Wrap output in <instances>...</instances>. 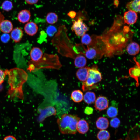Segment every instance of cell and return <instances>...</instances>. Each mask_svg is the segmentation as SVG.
Instances as JSON below:
<instances>
[{
    "mask_svg": "<svg viewBox=\"0 0 140 140\" xmlns=\"http://www.w3.org/2000/svg\"><path fill=\"white\" fill-rule=\"evenodd\" d=\"M68 15L71 18H75L76 15V12L73 11H71L67 13Z\"/></svg>",
    "mask_w": 140,
    "mask_h": 140,
    "instance_id": "obj_35",
    "label": "cell"
},
{
    "mask_svg": "<svg viewBox=\"0 0 140 140\" xmlns=\"http://www.w3.org/2000/svg\"><path fill=\"white\" fill-rule=\"evenodd\" d=\"M107 108V116L110 118H112L116 117L118 113L117 108L115 106H111Z\"/></svg>",
    "mask_w": 140,
    "mask_h": 140,
    "instance_id": "obj_27",
    "label": "cell"
},
{
    "mask_svg": "<svg viewBox=\"0 0 140 140\" xmlns=\"http://www.w3.org/2000/svg\"><path fill=\"white\" fill-rule=\"evenodd\" d=\"M83 99L86 103L88 104H92L96 99L95 94L92 92H87L85 94Z\"/></svg>",
    "mask_w": 140,
    "mask_h": 140,
    "instance_id": "obj_24",
    "label": "cell"
},
{
    "mask_svg": "<svg viewBox=\"0 0 140 140\" xmlns=\"http://www.w3.org/2000/svg\"><path fill=\"white\" fill-rule=\"evenodd\" d=\"M6 74L5 71L0 68V84H2L4 81L5 78Z\"/></svg>",
    "mask_w": 140,
    "mask_h": 140,
    "instance_id": "obj_33",
    "label": "cell"
},
{
    "mask_svg": "<svg viewBox=\"0 0 140 140\" xmlns=\"http://www.w3.org/2000/svg\"><path fill=\"white\" fill-rule=\"evenodd\" d=\"M89 67L86 66L80 68L77 71L76 75L79 80L83 82L86 80L88 76Z\"/></svg>",
    "mask_w": 140,
    "mask_h": 140,
    "instance_id": "obj_18",
    "label": "cell"
},
{
    "mask_svg": "<svg viewBox=\"0 0 140 140\" xmlns=\"http://www.w3.org/2000/svg\"><path fill=\"white\" fill-rule=\"evenodd\" d=\"M31 61L34 62H37L42 58L43 53L42 50L39 48L33 47L30 52Z\"/></svg>",
    "mask_w": 140,
    "mask_h": 140,
    "instance_id": "obj_12",
    "label": "cell"
},
{
    "mask_svg": "<svg viewBox=\"0 0 140 140\" xmlns=\"http://www.w3.org/2000/svg\"><path fill=\"white\" fill-rule=\"evenodd\" d=\"M13 28L12 23L8 20H3L0 23V30L4 33H10L12 30Z\"/></svg>",
    "mask_w": 140,
    "mask_h": 140,
    "instance_id": "obj_19",
    "label": "cell"
},
{
    "mask_svg": "<svg viewBox=\"0 0 140 140\" xmlns=\"http://www.w3.org/2000/svg\"><path fill=\"white\" fill-rule=\"evenodd\" d=\"M124 24L122 17L117 16L111 27L101 36L106 45V56L123 53L127 45L131 42L133 32L129 26H123Z\"/></svg>",
    "mask_w": 140,
    "mask_h": 140,
    "instance_id": "obj_1",
    "label": "cell"
},
{
    "mask_svg": "<svg viewBox=\"0 0 140 140\" xmlns=\"http://www.w3.org/2000/svg\"><path fill=\"white\" fill-rule=\"evenodd\" d=\"M140 0H133L128 3L126 5L127 8L129 10L136 12H140Z\"/></svg>",
    "mask_w": 140,
    "mask_h": 140,
    "instance_id": "obj_21",
    "label": "cell"
},
{
    "mask_svg": "<svg viewBox=\"0 0 140 140\" xmlns=\"http://www.w3.org/2000/svg\"><path fill=\"white\" fill-rule=\"evenodd\" d=\"M28 65L27 69L30 72L44 68L58 69L62 66L57 55L46 53L37 62H33L30 60L28 62Z\"/></svg>",
    "mask_w": 140,
    "mask_h": 140,
    "instance_id": "obj_4",
    "label": "cell"
},
{
    "mask_svg": "<svg viewBox=\"0 0 140 140\" xmlns=\"http://www.w3.org/2000/svg\"><path fill=\"white\" fill-rule=\"evenodd\" d=\"M139 46L137 43L132 42L127 45L126 50L128 53L131 55H135L138 54L139 51Z\"/></svg>",
    "mask_w": 140,
    "mask_h": 140,
    "instance_id": "obj_16",
    "label": "cell"
},
{
    "mask_svg": "<svg viewBox=\"0 0 140 140\" xmlns=\"http://www.w3.org/2000/svg\"><path fill=\"white\" fill-rule=\"evenodd\" d=\"M3 140H17L16 138L12 135H8L5 137Z\"/></svg>",
    "mask_w": 140,
    "mask_h": 140,
    "instance_id": "obj_36",
    "label": "cell"
},
{
    "mask_svg": "<svg viewBox=\"0 0 140 140\" xmlns=\"http://www.w3.org/2000/svg\"><path fill=\"white\" fill-rule=\"evenodd\" d=\"M81 41L82 44L88 46L92 41L91 37L88 34H85L82 36Z\"/></svg>",
    "mask_w": 140,
    "mask_h": 140,
    "instance_id": "obj_29",
    "label": "cell"
},
{
    "mask_svg": "<svg viewBox=\"0 0 140 140\" xmlns=\"http://www.w3.org/2000/svg\"><path fill=\"white\" fill-rule=\"evenodd\" d=\"M40 114L39 117L38 121L40 122L43 121L46 118L52 115H55L56 111L55 108L52 106H48L42 109H39Z\"/></svg>",
    "mask_w": 140,
    "mask_h": 140,
    "instance_id": "obj_8",
    "label": "cell"
},
{
    "mask_svg": "<svg viewBox=\"0 0 140 140\" xmlns=\"http://www.w3.org/2000/svg\"><path fill=\"white\" fill-rule=\"evenodd\" d=\"M74 63L76 67L81 68L86 65L87 60L85 57L81 55H78L74 59Z\"/></svg>",
    "mask_w": 140,
    "mask_h": 140,
    "instance_id": "obj_22",
    "label": "cell"
},
{
    "mask_svg": "<svg viewBox=\"0 0 140 140\" xmlns=\"http://www.w3.org/2000/svg\"><path fill=\"white\" fill-rule=\"evenodd\" d=\"M24 29L27 34L30 36H33L37 33L38 27L35 23L33 22H28L25 24Z\"/></svg>",
    "mask_w": 140,
    "mask_h": 140,
    "instance_id": "obj_13",
    "label": "cell"
},
{
    "mask_svg": "<svg viewBox=\"0 0 140 140\" xmlns=\"http://www.w3.org/2000/svg\"><path fill=\"white\" fill-rule=\"evenodd\" d=\"M97 137L98 140H109L110 135L107 130H100L97 134Z\"/></svg>",
    "mask_w": 140,
    "mask_h": 140,
    "instance_id": "obj_26",
    "label": "cell"
},
{
    "mask_svg": "<svg viewBox=\"0 0 140 140\" xmlns=\"http://www.w3.org/2000/svg\"><path fill=\"white\" fill-rule=\"evenodd\" d=\"M58 19L57 15L55 13L53 12L48 13L46 17L47 22L51 24H54L56 23L58 21Z\"/></svg>",
    "mask_w": 140,
    "mask_h": 140,
    "instance_id": "obj_25",
    "label": "cell"
},
{
    "mask_svg": "<svg viewBox=\"0 0 140 140\" xmlns=\"http://www.w3.org/2000/svg\"><path fill=\"white\" fill-rule=\"evenodd\" d=\"M96 124L98 129L100 130H105L108 127L109 122L107 118L101 117L97 120Z\"/></svg>",
    "mask_w": 140,
    "mask_h": 140,
    "instance_id": "obj_20",
    "label": "cell"
},
{
    "mask_svg": "<svg viewBox=\"0 0 140 140\" xmlns=\"http://www.w3.org/2000/svg\"><path fill=\"white\" fill-rule=\"evenodd\" d=\"M31 16V13L29 10L27 9L22 10L18 15V20L20 22L24 23L29 21Z\"/></svg>",
    "mask_w": 140,
    "mask_h": 140,
    "instance_id": "obj_17",
    "label": "cell"
},
{
    "mask_svg": "<svg viewBox=\"0 0 140 140\" xmlns=\"http://www.w3.org/2000/svg\"><path fill=\"white\" fill-rule=\"evenodd\" d=\"M25 1L27 4L32 5L37 3L38 0H25Z\"/></svg>",
    "mask_w": 140,
    "mask_h": 140,
    "instance_id": "obj_37",
    "label": "cell"
},
{
    "mask_svg": "<svg viewBox=\"0 0 140 140\" xmlns=\"http://www.w3.org/2000/svg\"><path fill=\"white\" fill-rule=\"evenodd\" d=\"M102 78L101 73L98 70L97 65H94L91 67H89L88 77L83 82L82 90L85 91L94 88L95 84L100 81Z\"/></svg>",
    "mask_w": 140,
    "mask_h": 140,
    "instance_id": "obj_6",
    "label": "cell"
},
{
    "mask_svg": "<svg viewBox=\"0 0 140 140\" xmlns=\"http://www.w3.org/2000/svg\"><path fill=\"white\" fill-rule=\"evenodd\" d=\"M13 5L12 2L9 0H5L3 2L1 6L3 10L7 12L12 9Z\"/></svg>",
    "mask_w": 140,
    "mask_h": 140,
    "instance_id": "obj_28",
    "label": "cell"
},
{
    "mask_svg": "<svg viewBox=\"0 0 140 140\" xmlns=\"http://www.w3.org/2000/svg\"><path fill=\"white\" fill-rule=\"evenodd\" d=\"M137 19V13L133 11L129 10L124 14L123 19L124 24H133L136 22Z\"/></svg>",
    "mask_w": 140,
    "mask_h": 140,
    "instance_id": "obj_11",
    "label": "cell"
},
{
    "mask_svg": "<svg viewBox=\"0 0 140 140\" xmlns=\"http://www.w3.org/2000/svg\"><path fill=\"white\" fill-rule=\"evenodd\" d=\"M23 35V31L20 28L16 27L12 30L10 37L16 43L19 42L21 40Z\"/></svg>",
    "mask_w": 140,
    "mask_h": 140,
    "instance_id": "obj_15",
    "label": "cell"
},
{
    "mask_svg": "<svg viewBox=\"0 0 140 140\" xmlns=\"http://www.w3.org/2000/svg\"><path fill=\"white\" fill-rule=\"evenodd\" d=\"M57 31L56 28L53 26L50 25L48 26L46 30L47 34L50 37L53 36Z\"/></svg>",
    "mask_w": 140,
    "mask_h": 140,
    "instance_id": "obj_30",
    "label": "cell"
},
{
    "mask_svg": "<svg viewBox=\"0 0 140 140\" xmlns=\"http://www.w3.org/2000/svg\"><path fill=\"white\" fill-rule=\"evenodd\" d=\"M93 111V108L87 106L85 108L84 110V113L88 115H89L92 114Z\"/></svg>",
    "mask_w": 140,
    "mask_h": 140,
    "instance_id": "obj_34",
    "label": "cell"
},
{
    "mask_svg": "<svg viewBox=\"0 0 140 140\" xmlns=\"http://www.w3.org/2000/svg\"><path fill=\"white\" fill-rule=\"evenodd\" d=\"M118 140H128V139H125V140H124V139H120Z\"/></svg>",
    "mask_w": 140,
    "mask_h": 140,
    "instance_id": "obj_39",
    "label": "cell"
},
{
    "mask_svg": "<svg viewBox=\"0 0 140 140\" xmlns=\"http://www.w3.org/2000/svg\"><path fill=\"white\" fill-rule=\"evenodd\" d=\"M5 72L8 75V83L10 86L8 95L12 99L17 97L23 100L24 96L22 88L23 84L27 80V73L23 69L17 68L6 69Z\"/></svg>",
    "mask_w": 140,
    "mask_h": 140,
    "instance_id": "obj_2",
    "label": "cell"
},
{
    "mask_svg": "<svg viewBox=\"0 0 140 140\" xmlns=\"http://www.w3.org/2000/svg\"><path fill=\"white\" fill-rule=\"evenodd\" d=\"M92 41L85 49L83 55L90 59H100L106 52L105 44L101 36L93 35Z\"/></svg>",
    "mask_w": 140,
    "mask_h": 140,
    "instance_id": "obj_3",
    "label": "cell"
},
{
    "mask_svg": "<svg viewBox=\"0 0 140 140\" xmlns=\"http://www.w3.org/2000/svg\"><path fill=\"white\" fill-rule=\"evenodd\" d=\"M71 98L74 102H80L82 101L83 99V93L82 91L79 90H74L71 94Z\"/></svg>",
    "mask_w": 140,
    "mask_h": 140,
    "instance_id": "obj_23",
    "label": "cell"
},
{
    "mask_svg": "<svg viewBox=\"0 0 140 140\" xmlns=\"http://www.w3.org/2000/svg\"><path fill=\"white\" fill-rule=\"evenodd\" d=\"M10 36L8 33H4L1 36L0 39L2 42L4 43L8 42L9 40Z\"/></svg>",
    "mask_w": 140,
    "mask_h": 140,
    "instance_id": "obj_32",
    "label": "cell"
},
{
    "mask_svg": "<svg viewBox=\"0 0 140 140\" xmlns=\"http://www.w3.org/2000/svg\"><path fill=\"white\" fill-rule=\"evenodd\" d=\"M83 20L81 18H77L73 21L71 30L78 36L82 37L88 30V27Z\"/></svg>",
    "mask_w": 140,
    "mask_h": 140,
    "instance_id": "obj_7",
    "label": "cell"
},
{
    "mask_svg": "<svg viewBox=\"0 0 140 140\" xmlns=\"http://www.w3.org/2000/svg\"><path fill=\"white\" fill-rule=\"evenodd\" d=\"M94 107L95 109L100 111L103 110L108 108L109 102L107 99L103 96H100L96 99Z\"/></svg>",
    "mask_w": 140,
    "mask_h": 140,
    "instance_id": "obj_9",
    "label": "cell"
},
{
    "mask_svg": "<svg viewBox=\"0 0 140 140\" xmlns=\"http://www.w3.org/2000/svg\"><path fill=\"white\" fill-rule=\"evenodd\" d=\"M4 19V15L0 12V23Z\"/></svg>",
    "mask_w": 140,
    "mask_h": 140,
    "instance_id": "obj_38",
    "label": "cell"
},
{
    "mask_svg": "<svg viewBox=\"0 0 140 140\" xmlns=\"http://www.w3.org/2000/svg\"><path fill=\"white\" fill-rule=\"evenodd\" d=\"M89 125L85 119H80L77 125V131L80 134H84L89 130Z\"/></svg>",
    "mask_w": 140,
    "mask_h": 140,
    "instance_id": "obj_14",
    "label": "cell"
},
{
    "mask_svg": "<svg viewBox=\"0 0 140 140\" xmlns=\"http://www.w3.org/2000/svg\"><path fill=\"white\" fill-rule=\"evenodd\" d=\"M134 60L136 64L133 67L130 68L129 71V76L134 78L136 82V85L138 87L139 85V78L140 76V64L136 60L135 57L134 58Z\"/></svg>",
    "mask_w": 140,
    "mask_h": 140,
    "instance_id": "obj_10",
    "label": "cell"
},
{
    "mask_svg": "<svg viewBox=\"0 0 140 140\" xmlns=\"http://www.w3.org/2000/svg\"><path fill=\"white\" fill-rule=\"evenodd\" d=\"M77 115L64 114L58 118L57 122L60 132L62 134H74L77 132L76 127L80 119Z\"/></svg>",
    "mask_w": 140,
    "mask_h": 140,
    "instance_id": "obj_5",
    "label": "cell"
},
{
    "mask_svg": "<svg viewBox=\"0 0 140 140\" xmlns=\"http://www.w3.org/2000/svg\"><path fill=\"white\" fill-rule=\"evenodd\" d=\"M120 123V120L118 118L115 117L113 118L110 120V124L111 127L114 128H117Z\"/></svg>",
    "mask_w": 140,
    "mask_h": 140,
    "instance_id": "obj_31",
    "label": "cell"
}]
</instances>
